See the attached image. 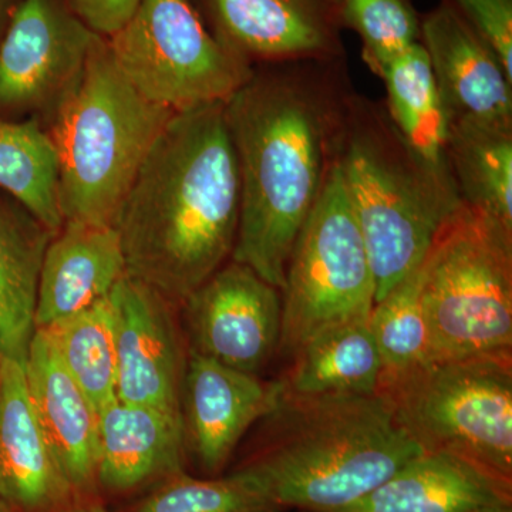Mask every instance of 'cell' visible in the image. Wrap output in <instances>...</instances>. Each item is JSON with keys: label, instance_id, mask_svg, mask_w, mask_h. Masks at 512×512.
Returning a JSON list of instances; mask_svg holds the SVG:
<instances>
[{"label": "cell", "instance_id": "obj_13", "mask_svg": "<svg viewBox=\"0 0 512 512\" xmlns=\"http://www.w3.org/2000/svg\"><path fill=\"white\" fill-rule=\"evenodd\" d=\"M117 352V399L180 414L188 360L177 306L124 276L110 295Z\"/></svg>", "mask_w": 512, "mask_h": 512}, {"label": "cell", "instance_id": "obj_26", "mask_svg": "<svg viewBox=\"0 0 512 512\" xmlns=\"http://www.w3.org/2000/svg\"><path fill=\"white\" fill-rule=\"evenodd\" d=\"M42 330L64 369L97 413L117 399V352L110 296Z\"/></svg>", "mask_w": 512, "mask_h": 512}, {"label": "cell", "instance_id": "obj_34", "mask_svg": "<svg viewBox=\"0 0 512 512\" xmlns=\"http://www.w3.org/2000/svg\"><path fill=\"white\" fill-rule=\"evenodd\" d=\"M473 512H512V505H498V507L480 508Z\"/></svg>", "mask_w": 512, "mask_h": 512}, {"label": "cell", "instance_id": "obj_16", "mask_svg": "<svg viewBox=\"0 0 512 512\" xmlns=\"http://www.w3.org/2000/svg\"><path fill=\"white\" fill-rule=\"evenodd\" d=\"M25 370L30 400L47 447L82 503L99 491V413L64 369L45 330L36 329Z\"/></svg>", "mask_w": 512, "mask_h": 512}, {"label": "cell", "instance_id": "obj_8", "mask_svg": "<svg viewBox=\"0 0 512 512\" xmlns=\"http://www.w3.org/2000/svg\"><path fill=\"white\" fill-rule=\"evenodd\" d=\"M281 295L278 352L288 357L323 330L372 315L375 276L338 161L293 245Z\"/></svg>", "mask_w": 512, "mask_h": 512}, {"label": "cell", "instance_id": "obj_7", "mask_svg": "<svg viewBox=\"0 0 512 512\" xmlns=\"http://www.w3.org/2000/svg\"><path fill=\"white\" fill-rule=\"evenodd\" d=\"M421 271L429 359L512 353V232L461 202Z\"/></svg>", "mask_w": 512, "mask_h": 512}, {"label": "cell", "instance_id": "obj_29", "mask_svg": "<svg viewBox=\"0 0 512 512\" xmlns=\"http://www.w3.org/2000/svg\"><path fill=\"white\" fill-rule=\"evenodd\" d=\"M343 28L362 42L363 60L379 76L404 50L420 42L421 15L412 0H339Z\"/></svg>", "mask_w": 512, "mask_h": 512}, {"label": "cell", "instance_id": "obj_35", "mask_svg": "<svg viewBox=\"0 0 512 512\" xmlns=\"http://www.w3.org/2000/svg\"><path fill=\"white\" fill-rule=\"evenodd\" d=\"M0 512H13L10 510L8 505H6L5 501L2 500V498H0Z\"/></svg>", "mask_w": 512, "mask_h": 512}, {"label": "cell", "instance_id": "obj_27", "mask_svg": "<svg viewBox=\"0 0 512 512\" xmlns=\"http://www.w3.org/2000/svg\"><path fill=\"white\" fill-rule=\"evenodd\" d=\"M421 264L373 306L369 326L383 372L407 369L430 357Z\"/></svg>", "mask_w": 512, "mask_h": 512}, {"label": "cell", "instance_id": "obj_33", "mask_svg": "<svg viewBox=\"0 0 512 512\" xmlns=\"http://www.w3.org/2000/svg\"><path fill=\"white\" fill-rule=\"evenodd\" d=\"M10 0H0V37H2L3 30H5L6 23H8L10 15Z\"/></svg>", "mask_w": 512, "mask_h": 512}, {"label": "cell", "instance_id": "obj_3", "mask_svg": "<svg viewBox=\"0 0 512 512\" xmlns=\"http://www.w3.org/2000/svg\"><path fill=\"white\" fill-rule=\"evenodd\" d=\"M264 436L237 468L276 510L322 512L355 503L424 453L379 393L282 389Z\"/></svg>", "mask_w": 512, "mask_h": 512}, {"label": "cell", "instance_id": "obj_11", "mask_svg": "<svg viewBox=\"0 0 512 512\" xmlns=\"http://www.w3.org/2000/svg\"><path fill=\"white\" fill-rule=\"evenodd\" d=\"M180 309L188 352L252 375L278 352L281 291L247 265L231 259Z\"/></svg>", "mask_w": 512, "mask_h": 512}, {"label": "cell", "instance_id": "obj_14", "mask_svg": "<svg viewBox=\"0 0 512 512\" xmlns=\"http://www.w3.org/2000/svg\"><path fill=\"white\" fill-rule=\"evenodd\" d=\"M421 46L447 126L512 127V76L491 46L441 2L421 16Z\"/></svg>", "mask_w": 512, "mask_h": 512}, {"label": "cell", "instance_id": "obj_21", "mask_svg": "<svg viewBox=\"0 0 512 512\" xmlns=\"http://www.w3.org/2000/svg\"><path fill=\"white\" fill-rule=\"evenodd\" d=\"M55 234L18 202L0 197V357L25 362L43 256Z\"/></svg>", "mask_w": 512, "mask_h": 512}, {"label": "cell", "instance_id": "obj_19", "mask_svg": "<svg viewBox=\"0 0 512 512\" xmlns=\"http://www.w3.org/2000/svg\"><path fill=\"white\" fill-rule=\"evenodd\" d=\"M183 421L177 414L116 399L99 412L97 487L128 494L184 473Z\"/></svg>", "mask_w": 512, "mask_h": 512}, {"label": "cell", "instance_id": "obj_18", "mask_svg": "<svg viewBox=\"0 0 512 512\" xmlns=\"http://www.w3.org/2000/svg\"><path fill=\"white\" fill-rule=\"evenodd\" d=\"M127 275L113 225L64 221L40 269L35 325L46 329L106 301Z\"/></svg>", "mask_w": 512, "mask_h": 512}, {"label": "cell", "instance_id": "obj_9", "mask_svg": "<svg viewBox=\"0 0 512 512\" xmlns=\"http://www.w3.org/2000/svg\"><path fill=\"white\" fill-rule=\"evenodd\" d=\"M107 43L128 82L173 113L225 103L254 72L217 42L191 0H140Z\"/></svg>", "mask_w": 512, "mask_h": 512}, {"label": "cell", "instance_id": "obj_5", "mask_svg": "<svg viewBox=\"0 0 512 512\" xmlns=\"http://www.w3.org/2000/svg\"><path fill=\"white\" fill-rule=\"evenodd\" d=\"M173 111L146 99L97 35L79 82L52 117L64 221L113 225Z\"/></svg>", "mask_w": 512, "mask_h": 512}, {"label": "cell", "instance_id": "obj_12", "mask_svg": "<svg viewBox=\"0 0 512 512\" xmlns=\"http://www.w3.org/2000/svg\"><path fill=\"white\" fill-rule=\"evenodd\" d=\"M229 53L258 64L346 57L339 0H191Z\"/></svg>", "mask_w": 512, "mask_h": 512}, {"label": "cell", "instance_id": "obj_28", "mask_svg": "<svg viewBox=\"0 0 512 512\" xmlns=\"http://www.w3.org/2000/svg\"><path fill=\"white\" fill-rule=\"evenodd\" d=\"M121 512H279L248 478L198 480L188 474L161 481Z\"/></svg>", "mask_w": 512, "mask_h": 512}, {"label": "cell", "instance_id": "obj_10", "mask_svg": "<svg viewBox=\"0 0 512 512\" xmlns=\"http://www.w3.org/2000/svg\"><path fill=\"white\" fill-rule=\"evenodd\" d=\"M96 36L64 0H19L0 37V117L52 120L79 82Z\"/></svg>", "mask_w": 512, "mask_h": 512}, {"label": "cell", "instance_id": "obj_31", "mask_svg": "<svg viewBox=\"0 0 512 512\" xmlns=\"http://www.w3.org/2000/svg\"><path fill=\"white\" fill-rule=\"evenodd\" d=\"M93 33L110 39L131 19L140 0H64Z\"/></svg>", "mask_w": 512, "mask_h": 512}, {"label": "cell", "instance_id": "obj_6", "mask_svg": "<svg viewBox=\"0 0 512 512\" xmlns=\"http://www.w3.org/2000/svg\"><path fill=\"white\" fill-rule=\"evenodd\" d=\"M377 393L424 451L454 454L512 484V353L383 372Z\"/></svg>", "mask_w": 512, "mask_h": 512}, {"label": "cell", "instance_id": "obj_23", "mask_svg": "<svg viewBox=\"0 0 512 512\" xmlns=\"http://www.w3.org/2000/svg\"><path fill=\"white\" fill-rule=\"evenodd\" d=\"M444 161L460 201L512 232V127L447 126Z\"/></svg>", "mask_w": 512, "mask_h": 512}, {"label": "cell", "instance_id": "obj_20", "mask_svg": "<svg viewBox=\"0 0 512 512\" xmlns=\"http://www.w3.org/2000/svg\"><path fill=\"white\" fill-rule=\"evenodd\" d=\"M512 505V484L476 464L424 451L355 503L322 512H473Z\"/></svg>", "mask_w": 512, "mask_h": 512}, {"label": "cell", "instance_id": "obj_24", "mask_svg": "<svg viewBox=\"0 0 512 512\" xmlns=\"http://www.w3.org/2000/svg\"><path fill=\"white\" fill-rule=\"evenodd\" d=\"M59 173L55 141L37 117H0V188L53 232L64 224Z\"/></svg>", "mask_w": 512, "mask_h": 512}, {"label": "cell", "instance_id": "obj_17", "mask_svg": "<svg viewBox=\"0 0 512 512\" xmlns=\"http://www.w3.org/2000/svg\"><path fill=\"white\" fill-rule=\"evenodd\" d=\"M0 498L13 512H64L77 504L37 421L25 362L10 357H0Z\"/></svg>", "mask_w": 512, "mask_h": 512}, {"label": "cell", "instance_id": "obj_25", "mask_svg": "<svg viewBox=\"0 0 512 512\" xmlns=\"http://www.w3.org/2000/svg\"><path fill=\"white\" fill-rule=\"evenodd\" d=\"M387 111L410 146L430 163L446 165V119L429 57L421 43L410 46L379 73Z\"/></svg>", "mask_w": 512, "mask_h": 512}, {"label": "cell", "instance_id": "obj_15", "mask_svg": "<svg viewBox=\"0 0 512 512\" xmlns=\"http://www.w3.org/2000/svg\"><path fill=\"white\" fill-rule=\"evenodd\" d=\"M282 384L188 352L180 414L185 448L208 474L220 473L239 441L275 409Z\"/></svg>", "mask_w": 512, "mask_h": 512}, {"label": "cell", "instance_id": "obj_30", "mask_svg": "<svg viewBox=\"0 0 512 512\" xmlns=\"http://www.w3.org/2000/svg\"><path fill=\"white\" fill-rule=\"evenodd\" d=\"M471 26L512 76V0H443Z\"/></svg>", "mask_w": 512, "mask_h": 512}, {"label": "cell", "instance_id": "obj_1", "mask_svg": "<svg viewBox=\"0 0 512 512\" xmlns=\"http://www.w3.org/2000/svg\"><path fill=\"white\" fill-rule=\"evenodd\" d=\"M346 57L258 64L224 103L241 185L232 261L279 291L299 232L338 161L350 100Z\"/></svg>", "mask_w": 512, "mask_h": 512}, {"label": "cell", "instance_id": "obj_4", "mask_svg": "<svg viewBox=\"0 0 512 512\" xmlns=\"http://www.w3.org/2000/svg\"><path fill=\"white\" fill-rule=\"evenodd\" d=\"M338 163L375 276L376 303L424 261L460 197L447 165L410 146L384 101L357 93Z\"/></svg>", "mask_w": 512, "mask_h": 512}, {"label": "cell", "instance_id": "obj_32", "mask_svg": "<svg viewBox=\"0 0 512 512\" xmlns=\"http://www.w3.org/2000/svg\"><path fill=\"white\" fill-rule=\"evenodd\" d=\"M64 512H107L103 505L89 501V503H77L67 508Z\"/></svg>", "mask_w": 512, "mask_h": 512}, {"label": "cell", "instance_id": "obj_22", "mask_svg": "<svg viewBox=\"0 0 512 512\" xmlns=\"http://www.w3.org/2000/svg\"><path fill=\"white\" fill-rule=\"evenodd\" d=\"M291 359V367L279 379L285 392L372 394L377 393L382 379V359L369 319L323 330L303 343Z\"/></svg>", "mask_w": 512, "mask_h": 512}, {"label": "cell", "instance_id": "obj_2", "mask_svg": "<svg viewBox=\"0 0 512 512\" xmlns=\"http://www.w3.org/2000/svg\"><path fill=\"white\" fill-rule=\"evenodd\" d=\"M241 185L224 103L174 113L114 217L126 272L181 308L231 261Z\"/></svg>", "mask_w": 512, "mask_h": 512}]
</instances>
